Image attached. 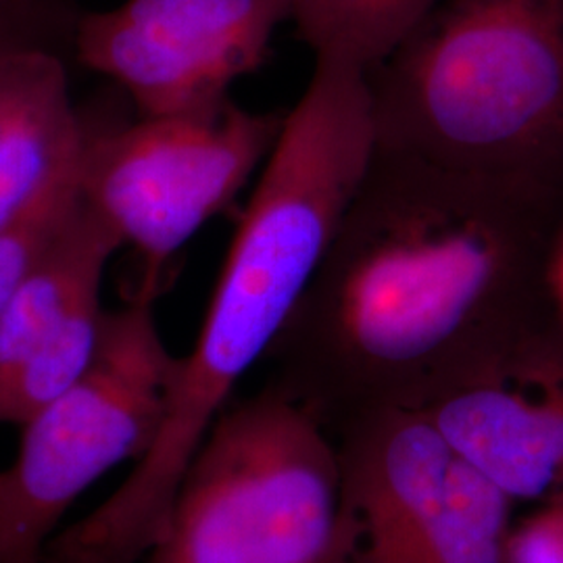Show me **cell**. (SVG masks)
I'll use <instances>...</instances> for the list:
<instances>
[{
  "instance_id": "obj_1",
  "label": "cell",
  "mask_w": 563,
  "mask_h": 563,
  "mask_svg": "<svg viewBox=\"0 0 563 563\" xmlns=\"http://www.w3.org/2000/svg\"><path fill=\"white\" fill-rule=\"evenodd\" d=\"M563 207L374 146L280 346L295 397L422 402L549 313Z\"/></svg>"
},
{
  "instance_id": "obj_11",
  "label": "cell",
  "mask_w": 563,
  "mask_h": 563,
  "mask_svg": "<svg viewBox=\"0 0 563 563\" xmlns=\"http://www.w3.org/2000/svg\"><path fill=\"white\" fill-rule=\"evenodd\" d=\"M441 0H290V21L316 59L365 76L407 41Z\"/></svg>"
},
{
  "instance_id": "obj_8",
  "label": "cell",
  "mask_w": 563,
  "mask_h": 563,
  "mask_svg": "<svg viewBox=\"0 0 563 563\" xmlns=\"http://www.w3.org/2000/svg\"><path fill=\"white\" fill-rule=\"evenodd\" d=\"M290 0H123L81 15L74 55L118 81L139 118L223 101L260 71Z\"/></svg>"
},
{
  "instance_id": "obj_3",
  "label": "cell",
  "mask_w": 563,
  "mask_h": 563,
  "mask_svg": "<svg viewBox=\"0 0 563 563\" xmlns=\"http://www.w3.org/2000/svg\"><path fill=\"white\" fill-rule=\"evenodd\" d=\"M376 146L365 74L316 59L260 172L199 336L181 355L172 413L188 428L220 418L244 374L280 339Z\"/></svg>"
},
{
  "instance_id": "obj_14",
  "label": "cell",
  "mask_w": 563,
  "mask_h": 563,
  "mask_svg": "<svg viewBox=\"0 0 563 563\" xmlns=\"http://www.w3.org/2000/svg\"><path fill=\"white\" fill-rule=\"evenodd\" d=\"M505 563H563V499L539 505L511 526Z\"/></svg>"
},
{
  "instance_id": "obj_13",
  "label": "cell",
  "mask_w": 563,
  "mask_h": 563,
  "mask_svg": "<svg viewBox=\"0 0 563 563\" xmlns=\"http://www.w3.org/2000/svg\"><path fill=\"white\" fill-rule=\"evenodd\" d=\"M84 11L78 0H0V55L44 51L74 53Z\"/></svg>"
},
{
  "instance_id": "obj_4",
  "label": "cell",
  "mask_w": 563,
  "mask_h": 563,
  "mask_svg": "<svg viewBox=\"0 0 563 563\" xmlns=\"http://www.w3.org/2000/svg\"><path fill=\"white\" fill-rule=\"evenodd\" d=\"M346 493L316 409L267 388L213 423L142 563H336Z\"/></svg>"
},
{
  "instance_id": "obj_2",
  "label": "cell",
  "mask_w": 563,
  "mask_h": 563,
  "mask_svg": "<svg viewBox=\"0 0 563 563\" xmlns=\"http://www.w3.org/2000/svg\"><path fill=\"white\" fill-rule=\"evenodd\" d=\"M365 84L376 146L563 207V0H441Z\"/></svg>"
},
{
  "instance_id": "obj_7",
  "label": "cell",
  "mask_w": 563,
  "mask_h": 563,
  "mask_svg": "<svg viewBox=\"0 0 563 563\" xmlns=\"http://www.w3.org/2000/svg\"><path fill=\"white\" fill-rule=\"evenodd\" d=\"M353 507L367 563H505L514 499L413 402L369 409Z\"/></svg>"
},
{
  "instance_id": "obj_5",
  "label": "cell",
  "mask_w": 563,
  "mask_h": 563,
  "mask_svg": "<svg viewBox=\"0 0 563 563\" xmlns=\"http://www.w3.org/2000/svg\"><path fill=\"white\" fill-rule=\"evenodd\" d=\"M159 292L141 280L125 305L104 311L86 369L21 423L18 457L0 470V563H42L81 493L155 443L180 365L157 323Z\"/></svg>"
},
{
  "instance_id": "obj_10",
  "label": "cell",
  "mask_w": 563,
  "mask_h": 563,
  "mask_svg": "<svg viewBox=\"0 0 563 563\" xmlns=\"http://www.w3.org/2000/svg\"><path fill=\"white\" fill-rule=\"evenodd\" d=\"M120 239L84 202L0 311V401L21 369L86 302L101 299L104 269Z\"/></svg>"
},
{
  "instance_id": "obj_16",
  "label": "cell",
  "mask_w": 563,
  "mask_h": 563,
  "mask_svg": "<svg viewBox=\"0 0 563 563\" xmlns=\"http://www.w3.org/2000/svg\"><path fill=\"white\" fill-rule=\"evenodd\" d=\"M544 292H547L549 313L563 332V223L549 251L547 272H544Z\"/></svg>"
},
{
  "instance_id": "obj_12",
  "label": "cell",
  "mask_w": 563,
  "mask_h": 563,
  "mask_svg": "<svg viewBox=\"0 0 563 563\" xmlns=\"http://www.w3.org/2000/svg\"><path fill=\"white\" fill-rule=\"evenodd\" d=\"M80 155L41 199L0 225V311L80 211Z\"/></svg>"
},
{
  "instance_id": "obj_9",
  "label": "cell",
  "mask_w": 563,
  "mask_h": 563,
  "mask_svg": "<svg viewBox=\"0 0 563 563\" xmlns=\"http://www.w3.org/2000/svg\"><path fill=\"white\" fill-rule=\"evenodd\" d=\"M413 405L514 504L563 499V332L551 313Z\"/></svg>"
},
{
  "instance_id": "obj_6",
  "label": "cell",
  "mask_w": 563,
  "mask_h": 563,
  "mask_svg": "<svg viewBox=\"0 0 563 563\" xmlns=\"http://www.w3.org/2000/svg\"><path fill=\"white\" fill-rule=\"evenodd\" d=\"M284 121L286 111H253L228 97L86 134L81 202L141 255L142 278L162 284L167 262L262 172Z\"/></svg>"
},
{
  "instance_id": "obj_15",
  "label": "cell",
  "mask_w": 563,
  "mask_h": 563,
  "mask_svg": "<svg viewBox=\"0 0 563 563\" xmlns=\"http://www.w3.org/2000/svg\"><path fill=\"white\" fill-rule=\"evenodd\" d=\"M51 55L44 51H20L0 55V130L9 120L27 84L36 76L42 59ZM55 55V53H53Z\"/></svg>"
}]
</instances>
